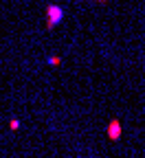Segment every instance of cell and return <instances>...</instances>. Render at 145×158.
Wrapping results in <instances>:
<instances>
[{"label": "cell", "mask_w": 145, "mask_h": 158, "mask_svg": "<svg viewBox=\"0 0 145 158\" xmlns=\"http://www.w3.org/2000/svg\"><path fill=\"white\" fill-rule=\"evenodd\" d=\"M62 18H64V11L55 5H51L46 9V29H55V24L62 22Z\"/></svg>", "instance_id": "6da1fadb"}, {"label": "cell", "mask_w": 145, "mask_h": 158, "mask_svg": "<svg viewBox=\"0 0 145 158\" xmlns=\"http://www.w3.org/2000/svg\"><path fill=\"white\" fill-rule=\"evenodd\" d=\"M106 132H108V136L112 138V141H119V136H121V123L117 121V118H112V121L108 123V127H106Z\"/></svg>", "instance_id": "7a4b0ae2"}, {"label": "cell", "mask_w": 145, "mask_h": 158, "mask_svg": "<svg viewBox=\"0 0 145 158\" xmlns=\"http://www.w3.org/2000/svg\"><path fill=\"white\" fill-rule=\"evenodd\" d=\"M9 127H11V130H18V127H20V121H15V118H13V121L9 123Z\"/></svg>", "instance_id": "3957f363"}, {"label": "cell", "mask_w": 145, "mask_h": 158, "mask_svg": "<svg viewBox=\"0 0 145 158\" xmlns=\"http://www.w3.org/2000/svg\"><path fill=\"white\" fill-rule=\"evenodd\" d=\"M49 62H51V64H53V66H57V64H59V62H62V59H59V57H55V55H53V57H51V59H49Z\"/></svg>", "instance_id": "277c9868"}, {"label": "cell", "mask_w": 145, "mask_h": 158, "mask_svg": "<svg viewBox=\"0 0 145 158\" xmlns=\"http://www.w3.org/2000/svg\"><path fill=\"white\" fill-rule=\"evenodd\" d=\"M99 2H106V0H99Z\"/></svg>", "instance_id": "5b68a950"}]
</instances>
